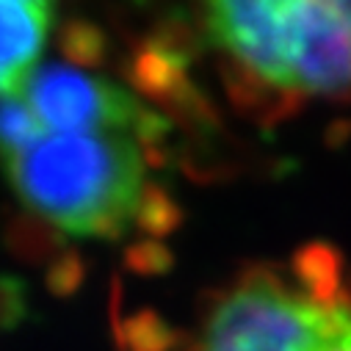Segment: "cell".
I'll return each mask as SVG.
<instances>
[{"label": "cell", "instance_id": "cell-3", "mask_svg": "<svg viewBox=\"0 0 351 351\" xmlns=\"http://www.w3.org/2000/svg\"><path fill=\"white\" fill-rule=\"evenodd\" d=\"M199 25L246 86L291 100L351 89V0L210 3Z\"/></svg>", "mask_w": 351, "mask_h": 351}, {"label": "cell", "instance_id": "cell-2", "mask_svg": "<svg viewBox=\"0 0 351 351\" xmlns=\"http://www.w3.org/2000/svg\"><path fill=\"white\" fill-rule=\"evenodd\" d=\"M191 351H351V271L329 246L252 266L216 291Z\"/></svg>", "mask_w": 351, "mask_h": 351}, {"label": "cell", "instance_id": "cell-1", "mask_svg": "<svg viewBox=\"0 0 351 351\" xmlns=\"http://www.w3.org/2000/svg\"><path fill=\"white\" fill-rule=\"evenodd\" d=\"M158 130V117L117 80L47 64L0 100V171L56 232L119 241L149 219Z\"/></svg>", "mask_w": 351, "mask_h": 351}, {"label": "cell", "instance_id": "cell-4", "mask_svg": "<svg viewBox=\"0 0 351 351\" xmlns=\"http://www.w3.org/2000/svg\"><path fill=\"white\" fill-rule=\"evenodd\" d=\"M56 6L47 0H0V100L14 97L50 42Z\"/></svg>", "mask_w": 351, "mask_h": 351}]
</instances>
